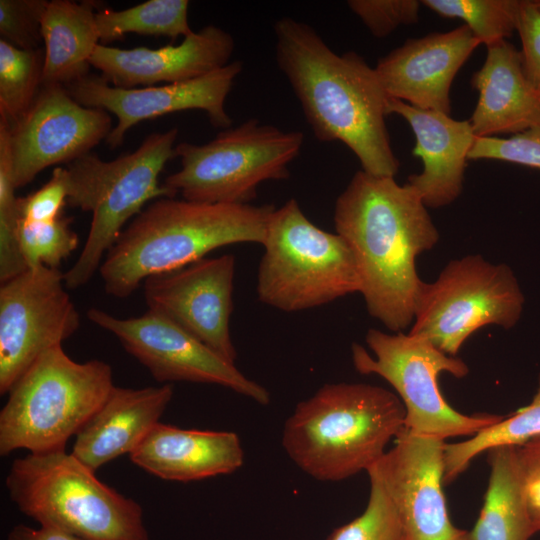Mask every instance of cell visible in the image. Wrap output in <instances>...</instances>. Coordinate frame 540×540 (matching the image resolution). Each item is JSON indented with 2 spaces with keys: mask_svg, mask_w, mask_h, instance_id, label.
<instances>
[{
  "mask_svg": "<svg viewBox=\"0 0 540 540\" xmlns=\"http://www.w3.org/2000/svg\"><path fill=\"white\" fill-rule=\"evenodd\" d=\"M538 532L540 531V514L533 515Z\"/></svg>",
  "mask_w": 540,
  "mask_h": 540,
  "instance_id": "ab89813d",
  "label": "cell"
},
{
  "mask_svg": "<svg viewBox=\"0 0 540 540\" xmlns=\"http://www.w3.org/2000/svg\"><path fill=\"white\" fill-rule=\"evenodd\" d=\"M177 128L154 132L132 153L104 161L88 153L69 163L66 203L92 213L84 247L64 273L68 289L86 285L99 270L104 254L115 244L124 225L153 199L177 193L159 184L166 163L176 157Z\"/></svg>",
  "mask_w": 540,
  "mask_h": 540,
  "instance_id": "8992f818",
  "label": "cell"
},
{
  "mask_svg": "<svg viewBox=\"0 0 540 540\" xmlns=\"http://www.w3.org/2000/svg\"><path fill=\"white\" fill-rule=\"evenodd\" d=\"M333 220L355 258L368 313L402 332L413 323L424 283L417 257L439 241L419 193L394 177L360 170L338 196Z\"/></svg>",
  "mask_w": 540,
  "mask_h": 540,
  "instance_id": "6da1fadb",
  "label": "cell"
},
{
  "mask_svg": "<svg viewBox=\"0 0 540 540\" xmlns=\"http://www.w3.org/2000/svg\"><path fill=\"white\" fill-rule=\"evenodd\" d=\"M5 484L12 502L40 525L82 540H150L140 504L65 450L15 459Z\"/></svg>",
  "mask_w": 540,
  "mask_h": 540,
  "instance_id": "5b68a950",
  "label": "cell"
},
{
  "mask_svg": "<svg viewBox=\"0 0 540 540\" xmlns=\"http://www.w3.org/2000/svg\"><path fill=\"white\" fill-rule=\"evenodd\" d=\"M273 30L277 64L314 136L345 144L364 172L395 177L400 162L386 127L389 96L375 68L353 51L337 54L302 21L283 17Z\"/></svg>",
  "mask_w": 540,
  "mask_h": 540,
  "instance_id": "7a4b0ae2",
  "label": "cell"
},
{
  "mask_svg": "<svg viewBox=\"0 0 540 540\" xmlns=\"http://www.w3.org/2000/svg\"><path fill=\"white\" fill-rule=\"evenodd\" d=\"M242 69L243 63L236 60L189 81L129 89L112 86L101 75H87L66 89L81 105L117 116V125L106 138L115 148L137 123L177 111L202 110L214 127L230 128L232 119L225 110V100Z\"/></svg>",
  "mask_w": 540,
  "mask_h": 540,
  "instance_id": "e0dca14e",
  "label": "cell"
},
{
  "mask_svg": "<svg viewBox=\"0 0 540 540\" xmlns=\"http://www.w3.org/2000/svg\"><path fill=\"white\" fill-rule=\"evenodd\" d=\"M235 48L231 34L208 25L193 31L178 45L158 49H120L99 44L91 66L112 86L135 88L160 82L177 83L199 78L230 63Z\"/></svg>",
  "mask_w": 540,
  "mask_h": 540,
  "instance_id": "d6986e66",
  "label": "cell"
},
{
  "mask_svg": "<svg viewBox=\"0 0 540 540\" xmlns=\"http://www.w3.org/2000/svg\"><path fill=\"white\" fill-rule=\"evenodd\" d=\"M92 1L52 0L41 22L44 42L42 85H68L89 75L91 57L100 44Z\"/></svg>",
  "mask_w": 540,
  "mask_h": 540,
  "instance_id": "cb8c5ba5",
  "label": "cell"
},
{
  "mask_svg": "<svg viewBox=\"0 0 540 540\" xmlns=\"http://www.w3.org/2000/svg\"><path fill=\"white\" fill-rule=\"evenodd\" d=\"M370 495L364 511L350 522L335 528L326 540H403L396 508L381 485L369 475Z\"/></svg>",
  "mask_w": 540,
  "mask_h": 540,
  "instance_id": "4dcf8cb0",
  "label": "cell"
},
{
  "mask_svg": "<svg viewBox=\"0 0 540 540\" xmlns=\"http://www.w3.org/2000/svg\"><path fill=\"white\" fill-rule=\"evenodd\" d=\"M58 268H28L0 287V393L46 351L80 326V314Z\"/></svg>",
  "mask_w": 540,
  "mask_h": 540,
  "instance_id": "7c38bea8",
  "label": "cell"
},
{
  "mask_svg": "<svg viewBox=\"0 0 540 540\" xmlns=\"http://www.w3.org/2000/svg\"><path fill=\"white\" fill-rule=\"evenodd\" d=\"M87 318L112 333L158 382L216 384L261 405L270 403V393L265 387L158 313L148 310L141 316L123 319L90 308Z\"/></svg>",
  "mask_w": 540,
  "mask_h": 540,
  "instance_id": "4fadbf2b",
  "label": "cell"
},
{
  "mask_svg": "<svg viewBox=\"0 0 540 540\" xmlns=\"http://www.w3.org/2000/svg\"><path fill=\"white\" fill-rule=\"evenodd\" d=\"M535 3L537 4L538 7H540V0H535Z\"/></svg>",
  "mask_w": 540,
  "mask_h": 540,
  "instance_id": "60d3db41",
  "label": "cell"
},
{
  "mask_svg": "<svg viewBox=\"0 0 540 540\" xmlns=\"http://www.w3.org/2000/svg\"><path fill=\"white\" fill-rule=\"evenodd\" d=\"M365 341L373 355L353 343V365L360 374L378 375L393 387L405 408L407 431L445 441L451 437H472L505 417L487 413L467 415L455 410L441 392L439 376L447 372L462 378L468 374V366L427 339L409 332L385 333L372 328Z\"/></svg>",
  "mask_w": 540,
  "mask_h": 540,
  "instance_id": "30bf717a",
  "label": "cell"
},
{
  "mask_svg": "<svg viewBox=\"0 0 540 540\" xmlns=\"http://www.w3.org/2000/svg\"><path fill=\"white\" fill-rule=\"evenodd\" d=\"M44 50L19 49L0 38V119L9 126L31 107L43 80Z\"/></svg>",
  "mask_w": 540,
  "mask_h": 540,
  "instance_id": "83f0119b",
  "label": "cell"
},
{
  "mask_svg": "<svg viewBox=\"0 0 540 540\" xmlns=\"http://www.w3.org/2000/svg\"><path fill=\"white\" fill-rule=\"evenodd\" d=\"M235 258H203L144 282L148 310L174 322L226 361L237 357L230 334Z\"/></svg>",
  "mask_w": 540,
  "mask_h": 540,
  "instance_id": "2e32d148",
  "label": "cell"
},
{
  "mask_svg": "<svg viewBox=\"0 0 540 540\" xmlns=\"http://www.w3.org/2000/svg\"><path fill=\"white\" fill-rule=\"evenodd\" d=\"M130 459L161 479L189 482L235 472L243 465L244 451L234 432L183 429L159 422Z\"/></svg>",
  "mask_w": 540,
  "mask_h": 540,
  "instance_id": "7402d4cb",
  "label": "cell"
},
{
  "mask_svg": "<svg viewBox=\"0 0 540 540\" xmlns=\"http://www.w3.org/2000/svg\"><path fill=\"white\" fill-rule=\"evenodd\" d=\"M68 194L66 168L56 166L49 181L25 197H18L20 219L28 222H49L60 216Z\"/></svg>",
  "mask_w": 540,
  "mask_h": 540,
  "instance_id": "d590c367",
  "label": "cell"
},
{
  "mask_svg": "<svg viewBox=\"0 0 540 540\" xmlns=\"http://www.w3.org/2000/svg\"><path fill=\"white\" fill-rule=\"evenodd\" d=\"M421 4L441 17L464 21L486 46L517 30L521 0H423Z\"/></svg>",
  "mask_w": 540,
  "mask_h": 540,
  "instance_id": "f1b7e54d",
  "label": "cell"
},
{
  "mask_svg": "<svg viewBox=\"0 0 540 540\" xmlns=\"http://www.w3.org/2000/svg\"><path fill=\"white\" fill-rule=\"evenodd\" d=\"M47 0H0L1 39L24 50L38 49L43 41L41 22Z\"/></svg>",
  "mask_w": 540,
  "mask_h": 540,
  "instance_id": "1f68e13d",
  "label": "cell"
},
{
  "mask_svg": "<svg viewBox=\"0 0 540 540\" xmlns=\"http://www.w3.org/2000/svg\"><path fill=\"white\" fill-rule=\"evenodd\" d=\"M275 206L160 198L122 231L99 268L107 294L125 298L148 277L237 243L263 245Z\"/></svg>",
  "mask_w": 540,
  "mask_h": 540,
  "instance_id": "3957f363",
  "label": "cell"
},
{
  "mask_svg": "<svg viewBox=\"0 0 540 540\" xmlns=\"http://www.w3.org/2000/svg\"><path fill=\"white\" fill-rule=\"evenodd\" d=\"M172 397V384L139 389L115 386L75 436L71 454L93 471L130 455L159 423Z\"/></svg>",
  "mask_w": 540,
  "mask_h": 540,
  "instance_id": "603a6c76",
  "label": "cell"
},
{
  "mask_svg": "<svg viewBox=\"0 0 540 540\" xmlns=\"http://www.w3.org/2000/svg\"><path fill=\"white\" fill-rule=\"evenodd\" d=\"M491 468L484 503L468 540H529L538 532L526 497L516 447L487 451Z\"/></svg>",
  "mask_w": 540,
  "mask_h": 540,
  "instance_id": "d4e9b609",
  "label": "cell"
},
{
  "mask_svg": "<svg viewBox=\"0 0 540 540\" xmlns=\"http://www.w3.org/2000/svg\"><path fill=\"white\" fill-rule=\"evenodd\" d=\"M404 420V405L390 390L327 383L296 405L285 421L282 446L312 478L341 481L377 463Z\"/></svg>",
  "mask_w": 540,
  "mask_h": 540,
  "instance_id": "277c9868",
  "label": "cell"
},
{
  "mask_svg": "<svg viewBox=\"0 0 540 540\" xmlns=\"http://www.w3.org/2000/svg\"><path fill=\"white\" fill-rule=\"evenodd\" d=\"M386 111L409 123L416 139L412 154L423 163L422 171L410 175L406 183L419 193L427 208L454 202L462 193L466 161L477 138L469 121L391 97Z\"/></svg>",
  "mask_w": 540,
  "mask_h": 540,
  "instance_id": "ffe728a7",
  "label": "cell"
},
{
  "mask_svg": "<svg viewBox=\"0 0 540 540\" xmlns=\"http://www.w3.org/2000/svg\"><path fill=\"white\" fill-rule=\"evenodd\" d=\"M482 67L471 78L478 91L468 120L477 138L518 134L540 125V99L524 72L521 52L503 39L486 46Z\"/></svg>",
  "mask_w": 540,
  "mask_h": 540,
  "instance_id": "44dd1931",
  "label": "cell"
},
{
  "mask_svg": "<svg viewBox=\"0 0 540 540\" xmlns=\"http://www.w3.org/2000/svg\"><path fill=\"white\" fill-rule=\"evenodd\" d=\"M516 454L532 515L540 514V436L516 447Z\"/></svg>",
  "mask_w": 540,
  "mask_h": 540,
  "instance_id": "74e56055",
  "label": "cell"
},
{
  "mask_svg": "<svg viewBox=\"0 0 540 540\" xmlns=\"http://www.w3.org/2000/svg\"><path fill=\"white\" fill-rule=\"evenodd\" d=\"M525 75L540 99V7L534 1H522L517 30Z\"/></svg>",
  "mask_w": 540,
  "mask_h": 540,
  "instance_id": "8d00e7d4",
  "label": "cell"
},
{
  "mask_svg": "<svg viewBox=\"0 0 540 540\" xmlns=\"http://www.w3.org/2000/svg\"><path fill=\"white\" fill-rule=\"evenodd\" d=\"M493 159L540 169V125L509 138H476L468 160Z\"/></svg>",
  "mask_w": 540,
  "mask_h": 540,
  "instance_id": "836d02e7",
  "label": "cell"
},
{
  "mask_svg": "<svg viewBox=\"0 0 540 540\" xmlns=\"http://www.w3.org/2000/svg\"><path fill=\"white\" fill-rule=\"evenodd\" d=\"M6 540H82L63 530L40 525L39 528H31L24 524L14 526Z\"/></svg>",
  "mask_w": 540,
  "mask_h": 540,
  "instance_id": "f35d334b",
  "label": "cell"
},
{
  "mask_svg": "<svg viewBox=\"0 0 540 540\" xmlns=\"http://www.w3.org/2000/svg\"><path fill=\"white\" fill-rule=\"evenodd\" d=\"M445 444L404 428L394 446L366 471L391 498L403 540H468V531L452 523L442 488Z\"/></svg>",
  "mask_w": 540,
  "mask_h": 540,
  "instance_id": "9a60e30c",
  "label": "cell"
},
{
  "mask_svg": "<svg viewBox=\"0 0 540 540\" xmlns=\"http://www.w3.org/2000/svg\"><path fill=\"white\" fill-rule=\"evenodd\" d=\"M481 44L461 25L408 39L381 58L375 71L389 97L450 115V89L460 68Z\"/></svg>",
  "mask_w": 540,
  "mask_h": 540,
  "instance_id": "ac0fdd59",
  "label": "cell"
},
{
  "mask_svg": "<svg viewBox=\"0 0 540 540\" xmlns=\"http://www.w3.org/2000/svg\"><path fill=\"white\" fill-rule=\"evenodd\" d=\"M115 385L112 369L93 359L79 363L62 345L43 353L18 379L0 412V454L65 450L101 408Z\"/></svg>",
  "mask_w": 540,
  "mask_h": 540,
  "instance_id": "52a82bcc",
  "label": "cell"
},
{
  "mask_svg": "<svg viewBox=\"0 0 540 540\" xmlns=\"http://www.w3.org/2000/svg\"><path fill=\"white\" fill-rule=\"evenodd\" d=\"M16 187L9 179L0 181V281L4 283L28 269L18 236L19 212Z\"/></svg>",
  "mask_w": 540,
  "mask_h": 540,
  "instance_id": "d6a6232c",
  "label": "cell"
},
{
  "mask_svg": "<svg viewBox=\"0 0 540 540\" xmlns=\"http://www.w3.org/2000/svg\"><path fill=\"white\" fill-rule=\"evenodd\" d=\"M263 247L256 290L268 306L297 312L360 293L347 242L313 224L294 198L273 212Z\"/></svg>",
  "mask_w": 540,
  "mask_h": 540,
  "instance_id": "ba28073f",
  "label": "cell"
},
{
  "mask_svg": "<svg viewBox=\"0 0 540 540\" xmlns=\"http://www.w3.org/2000/svg\"><path fill=\"white\" fill-rule=\"evenodd\" d=\"M71 222L72 218L62 216L49 222L19 220V244L28 268H58L77 248L79 237Z\"/></svg>",
  "mask_w": 540,
  "mask_h": 540,
  "instance_id": "f546056e",
  "label": "cell"
},
{
  "mask_svg": "<svg viewBox=\"0 0 540 540\" xmlns=\"http://www.w3.org/2000/svg\"><path fill=\"white\" fill-rule=\"evenodd\" d=\"M112 129L107 111L81 105L64 86L42 85L27 112L8 125L16 189L50 166L90 153Z\"/></svg>",
  "mask_w": 540,
  "mask_h": 540,
  "instance_id": "5bb4252c",
  "label": "cell"
},
{
  "mask_svg": "<svg viewBox=\"0 0 540 540\" xmlns=\"http://www.w3.org/2000/svg\"><path fill=\"white\" fill-rule=\"evenodd\" d=\"M347 4L374 37L383 38L401 25L416 23L421 1L350 0Z\"/></svg>",
  "mask_w": 540,
  "mask_h": 540,
  "instance_id": "e575fe53",
  "label": "cell"
},
{
  "mask_svg": "<svg viewBox=\"0 0 540 540\" xmlns=\"http://www.w3.org/2000/svg\"><path fill=\"white\" fill-rule=\"evenodd\" d=\"M303 143L301 131H285L250 118L206 144H177L181 168L166 177L164 185L185 200L249 204L261 183L289 178V164Z\"/></svg>",
  "mask_w": 540,
  "mask_h": 540,
  "instance_id": "9c48e42d",
  "label": "cell"
},
{
  "mask_svg": "<svg viewBox=\"0 0 540 540\" xmlns=\"http://www.w3.org/2000/svg\"><path fill=\"white\" fill-rule=\"evenodd\" d=\"M524 296L513 271L481 255L451 260L430 283L424 282L410 334L456 356L478 329L512 328L519 321Z\"/></svg>",
  "mask_w": 540,
  "mask_h": 540,
  "instance_id": "8fae6325",
  "label": "cell"
},
{
  "mask_svg": "<svg viewBox=\"0 0 540 540\" xmlns=\"http://www.w3.org/2000/svg\"><path fill=\"white\" fill-rule=\"evenodd\" d=\"M540 436V375L530 404L482 429L470 439L445 444L443 483L454 481L479 454L498 446H521Z\"/></svg>",
  "mask_w": 540,
  "mask_h": 540,
  "instance_id": "484cf974",
  "label": "cell"
},
{
  "mask_svg": "<svg viewBox=\"0 0 540 540\" xmlns=\"http://www.w3.org/2000/svg\"><path fill=\"white\" fill-rule=\"evenodd\" d=\"M187 0H148L131 8L97 10L96 23L103 43L121 39L126 33L186 37L193 30L188 22Z\"/></svg>",
  "mask_w": 540,
  "mask_h": 540,
  "instance_id": "4316f807",
  "label": "cell"
}]
</instances>
